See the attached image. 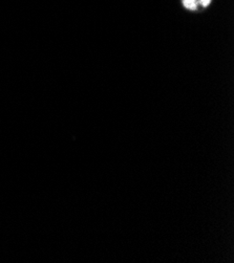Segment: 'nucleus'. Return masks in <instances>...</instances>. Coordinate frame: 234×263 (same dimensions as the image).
Wrapping results in <instances>:
<instances>
[{"mask_svg":"<svg viewBox=\"0 0 234 263\" xmlns=\"http://www.w3.org/2000/svg\"><path fill=\"white\" fill-rule=\"evenodd\" d=\"M182 3L187 10H190V11L197 10V6H199L197 0H182Z\"/></svg>","mask_w":234,"mask_h":263,"instance_id":"f257e3e1","label":"nucleus"},{"mask_svg":"<svg viewBox=\"0 0 234 263\" xmlns=\"http://www.w3.org/2000/svg\"><path fill=\"white\" fill-rule=\"evenodd\" d=\"M199 5H202L203 8H207V6L211 3V0H197Z\"/></svg>","mask_w":234,"mask_h":263,"instance_id":"f03ea898","label":"nucleus"}]
</instances>
